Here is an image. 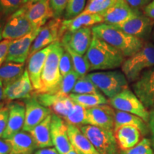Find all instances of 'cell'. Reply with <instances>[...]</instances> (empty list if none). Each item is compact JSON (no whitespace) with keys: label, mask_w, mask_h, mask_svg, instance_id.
I'll return each instance as SVG.
<instances>
[{"label":"cell","mask_w":154,"mask_h":154,"mask_svg":"<svg viewBox=\"0 0 154 154\" xmlns=\"http://www.w3.org/2000/svg\"><path fill=\"white\" fill-rule=\"evenodd\" d=\"M63 47L71 55L75 72L79 75V77L86 76L87 73L90 72V65L86 56L79 54L73 51L68 46L64 45Z\"/></svg>","instance_id":"cell-30"},{"label":"cell","mask_w":154,"mask_h":154,"mask_svg":"<svg viewBox=\"0 0 154 154\" xmlns=\"http://www.w3.org/2000/svg\"><path fill=\"white\" fill-rule=\"evenodd\" d=\"M154 26V20L143 14L136 15L122 24L115 26L128 34L140 38L143 42H149Z\"/></svg>","instance_id":"cell-10"},{"label":"cell","mask_w":154,"mask_h":154,"mask_svg":"<svg viewBox=\"0 0 154 154\" xmlns=\"http://www.w3.org/2000/svg\"><path fill=\"white\" fill-rule=\"evenodd\" d=\"M120 154H154L151 140L144 138L132 149L120 151Z\"/></svg>","instance_id":"cell-38"},{"label":"cell","mask_w":154,"mask_h":154,"mask_svg":"<svg viewBox=\"0 0 154 154\" xmlns=\"http://www.w3.org/2000/svg\"><path fill=\"white\" fill-rule=\"evenodd\" d=\"M24 5V0H0V15L8 18Z\"/></svg>","instance_id":"cell-36"},{"label":"cell","mask_w":154,"mask_h":154,"mask_svg":"<svg viewBox=\"0 0 154 154\" xmlns=\"http://www.w3.org/2000/svg\"><path fill=\"white\" fill-rule=\"evenodd\" d=\"M9 114L8 106L5 107H0V138H2L4 133L7 128Z\"/></svg>","instance_id":"cell-41"},{"label":"cell","mask_w":154,"mask_h":154,"mask_svg":"<svg viewBox=\"0 0 154 154\" xmlns=\"http://www.w3.org/2000/svg\"><path fill=\"white\" fill-rule=\"evenodd\" d=\"M150 130H151V141L152 144V147H153L154 149V127H151V128H150Z\"/></svg>","instance_id":"cell-50"},{"label":"cell","mask_w":154,"mask_h":154,"mask_svg":"<svg viewBox=\"0 0 154 154\" xmlns=\"http://www.w3.org/2000/svg\"><path fill=\"white\" fill-rule=\"evenodd\" d=\"M63 51L64 48L60 42L53 44L52 49L47 56L42 71L41 76L42 87L38 94L57 93L63 78L59 70V61Z\"/></svg>","instance_id":"cell-3"},{"label":"cell","mask_w":154,"mask_h":154,"mask_svg":"<svg viewBox=\"0 0 154 154\" xmlns=\"http://www.w3.org/2000/svg\"><path fill=\"white\" fill-rule=\"evenodd\" d=\"M5 22V18H4L3 17H2L1 15H0V42H1L2 38V32Z\"/></svg>","instance_id":"cell-47"},{"label":"cell","mask_w":154,"mask_h":154,"mask_svg":"<svg viewBox=\"0 0 154 154\" xmlns=\"http://www.w3.org/2000/svg\"><path fill=\"white\" fill-rule=\"evenodd\" d=\"M86 0H69L64 13V19H71L79 15L85 9Z\"/></svg>","instance_id":"cell-37"},{"label":"cell","mask_w":154,"mask_h":154,"mask_svg":"<svg viewBox=\"0 0 154 154\" xmlns=\"http://www.w3.org/2000/svg\"><path fill=\"white\" fill-rule=\"evenodd\" d=\"M141 13L142 11L132 9L125 0H119L99 15L103 19V23L116 26Z\"/></svg>","instance_id":"cell-14"},{"label":"cell","mask_w":154,"mask_h":154,"mask_svg":"<svg viewBox=\"0 0 154 154\" xmlns=\"http://www.w3.org/2000/svg\"><path fill=\"white\" fill-rule=\"evenodd\" d=\"M33 29V26L26 17L22 7L7 18L4 26L2 38L12 41L23 37Z\"/></svg>","instance_id":"cell-8"},{"label":"cell","mask_w":154,"mask_h":154,"mask_svg":"<svg viewBox=\"0 0 154 154\" xmlns=\"http://www.w3.org/2000/svg\"><path fill=\"white\" fill-rule=\"evenodd\" d=\"M123 126H132L136 127L143 136H146L149 133L150 129V127L147 123L137 116L124 112V111H116L114 130Z\"/></svg>","instance_id":"cell-27"},{"label":"cell","mask_w":154,"mask_h":154,"mask_svg":"<svg viewBox=\"0 0 154 154\" xmlns=\"http://www.w3.org/2000/svg\"><path fill=\"white\" fill-rule=\"evenodd\" d=\"M151 40L152 41V42H153V43H154V26H153V31H152Z\"/></svg>","instance_id":"cell-53"},{"label":"cell","mask_w":154,"mask_h":154,"mask_svg":"<svg viewBox=\"0 0 154 154\" xmlns=\"http://www.w3.org/2000/svg\"><path fill=\"white\" fill-rule=\"evenodd\" d=\"M75 103L69 96H59L50 107L54 114H57L62 119H65L74 107Z\"/></svg>","instance_id":"cell-32"},{"label":"cell","mask_w":154,"mask_h":154,"mask_svg":"<svg viewBox=\"0 0 154 154\" xmlns=\"http://www.w3.org/2000/svg\"><path fill=\"white\" fill-rule=\"evenodd\" d=\"M49 5L53 11L54 18H61L66 10L69 0H49Z\"/></svg>","instance_id":"cell-40"},{"label":"cell","mask_w":154,"mask_h":154,"mask_svg":"<svg viewBox=\"0 0 154 154\" xmlns=\"http://www.w3.org/2000/svg\"><path fill=\"white\" fill-rule=\"evenodd\" d=\"M34 154H60L55 148L49 147L44 149H38Z\"/></svg>","instance_id":"cell-46"},{"label":"cell","mask_w":154,"mask_h":154,"mask_svg":"<svg viewBox=\"0 0 154 154\" xmlns=\"http://www.w3.org/2000/svg\"><path fill=\"white\" fill-rule=\"evenodd\" d=\"M33 86L26 68L24 74L19 79L5 86L4 89V99L7 101L26 99L33 95Z\"/></svg>","instance_id":"cell-20"},{"label":"cell","mask_w":154,"mask_h":154,"mask_svg":"<svg viewBox=\"0 0 154 154\" xmlns=\"http://www.w3.org/2000/svg\"><path fill=\"white\" fill-rule=\"evenodd\" d=\"M67 124H71L80 127L88 125L86 118V109L82 106L75 103L74 107L64 119Z\"/></svg>","instance_id":"cell-31"},{"label":"cell","mask_w":154,"mask_h":154,"mask_svg":"<svg viewBox=\"0 0 154 154\" xmlns=\"http://www.w3.org/2000/svg\"><path fill=\"white\" fill-rule=\"evenodd\" d=\"M116 2V0H88V5L82 13L99 14L111 7Z\"/></svg>","instance_id":"cell-35"},{"label":"cell","mask_w":154,"mask_h":154,"mask_svg":"<svg viewBox=\"0 0 154 154\" xmlns=\"http://www.w3.org/2000/svg\"><path fill=\"white\" fill-rule=\"evenodd\" d=\"M51 136L53 145L60 154H66L72 148L68 134V124L57 114L51 116Z\"/></svg>","instance_id":"cell-16"},{"label":"cell","mask_w":154,"mask_h":154,"mask_svg":"<svg viewBox=\"0 0 154 154\" xmlns=\"http://www.w3.org/2000/svg\"><path fill=\"white\" fill-rule=\"evenodd\" d=\"M6 140L11 146L10 154H33L38 149L30 133L24 131H20Z\"/></svg>","instance_id":"cell-23"},{"label":"cell","mask_w":154,"mask_h":154,"mask_svg":"<svg viewBox=\"0 0 154 154\" xmlns=\"http://www.w3.org/2000/svg\"><path fill=\"white\" fill-rule=\"evenodd\" d=\"M59 70L62 77L65 76L74 70L72 57L65 49L59 61Z\"/></svg>","instance_id":"cell-39"},{"label":"cell","mask_w":154,"mask_h":154,"mask_svg":"<svg viewBox=\"0 0 154 154\" xmlns=\"http://www.w3.org/2000/svg\"><path fill=\"white\" fill-rule=\"evenodd\" d=\"M92 40V31L90 27H83L74 32L63 34L60 42L63 46H68L80 55H85Z\"/></svg>","instance_id":"cell-15"},{"label":"cell","mask_w":154,"mask_h":154,"mask_svg":"<svg viewBox=\"0 0 154 154\" xmlns=\"http://www.w3.org/2000/svg\"><path fill=\"white\" fill-rule=\"evenodd\" d=\"M103 19L98 14H83L71 19H63L61 23V37L65 32H74L83 27H90L103 23Z\"/></svg>","instance_id":"cell-22"},{"label":"cell","mask_w":154,"mask_h":154,"mask_svg":"<svg viewBox=\"0 0 154 154\" xmlns=\"http://www.w3.org/2000/svg\"><path fill=\"white\" fill-rule=\"evenodd\" d=\"M4 89H5V87H4L2 81L0 80V103L4 99Z\"/></svg>","instance_id":"cell-49"},{"label":"cell","mask_w":154,"mask_h":154,"mask_svg":"<svg viewBox=\"0 0 154 154\" xmlns=\"http://www.w3.org/2000/svg\"><path fill=\"white\" fill-rule=\"evenodd\" d=\"M90 72L111 70L122 66L125 58L120 51L92 34V40L86 53Z\"/></svg>","instance_id":"cell-2"},{"label":"cell","mask_w":154,"mask_h":154,"mask_svg":"<svg viewBox=\"0 0 154 154\" xmlns=\"http://www.w3.org/2000/svg\"><path fill=\"white\" fill-rule=\"evenodd\" d=\"M149 126L150 128L154 127V109L150 111V118L149 121Z\"/></svg>","instance_id":"cell-48"},{"label":"cell","mask_w":154,"mask_h":154,"mask_svg":"<svg viewBox=\"0 0 154 154\" xmlns=\"http://www.w3.org/2000/svg\"><path fill=\"white\" fill-rule=\"evenodd\" d=\"M11 146L7 140L0 138V154H10Z\"/></svg>","instance_id":"cell-45"},{"label":"cell","mask_w":154,"mask_h":154,"mask_svg":"<svg viewBox=\"0 0 154 154\" xmlns=\"http://www.w3.org/2000/svg\"><path fill=\"white\" fill-rule=\"evenodd\" d=\"M134 94L150 111L154 109V66L142 73L132 84Z\"/></svg>","instance_id":"cell-11"},{"label":"cell","mask_w":154,"mask_h":154,"mask_svg":"<svg viewBox=\"0 0 154 154\" xmlns=\"http://www.w3.org/2000/svg\"><path fill=\"white\" fill-rule=\"evenodd\" d=\"M115 113L113 108L107 104L87 109L86 118L88 125L113 131Z\"/></svg>","instance_id":"cell-17"},{"label":"cell","mask_w":154,"mask_h":154,"mask_svg":"<svg viewBox=\"0 0 154 154\" xmlns=\"http://www.w3.org/2000/svg\"><path fill=\"white\" fill-rule=\"evenodd\" d=\"M68 134L72 148L78 154H99L79 127L68 124Z\"/></svg>","instance_id":"cell-25"},{"label":"cell","mask_w":154,"mask_h":154,"mask_svg":"<svg viewBox=\"0 0 154 154\" xmlns=\"http://www.w3.org/2000/svg\"><path fill=\"white\" fill-rule=\"evenodd\" d=\"M132 9L140 11L143 9L152 0H125Z\"/></svg>","instance_id":"cell-43"},{"label":"cell","mask_w":154,"mask_h":154,"mask_svg":"<svg viewBox=\"0 0 154 154\" xmlns=\"http://www.w3.org/2000/svg\"><path fill=\"white\" fill-rule=\"evenodd\" d=\"M9 114L7 128L2 136L5 140L9 139L23 128L25 120V105L20 102L9 103Z\"/></svg>","instance_id":"cell-21"},{"label":"cell","mask_w":154,"mask_h":154,"mask_svg":"<svg viewBox=\"0 0 154 154\" xmlns=\"http://www.w3.org/2000/svg\"><path fill=\"white\" fill-rule=\"evenodd\" d=\"M41 28L34 29L32 32L23 37L11 41L5 61L24 63L29 55L32 44L39 33Z\"/></svg>","instance_id":"cell-12"},{"label":"cell","mask_w":154,"mask_h":154,"mask_svg":"<svg viewBox=\"0 0 154 154\" xmlns=\"http://www.w3.org/2000/svg\"><path fill=\"white\" fill-rule=\"evenodd\" d=\"M52 47L53 44L37 51L29 58L26 69L28 71L34 90L35 91L34 94H38L42 90V73L46 59L50 51L52 49Z\"/></svg>","instance_id":"cell-18"},{"label":"cell","mask_w":154,"mask_h":154,"mask_svg":"<svg viewBox=\"0 0 154 154\" xmlns=\"http://www.w3.org/2000/svg\"><path fill=\"white\" fill-rule=\"evenodd\" d=\"M99 154H120L114 133L91 125L79 127Z\"/></svg>","instance_id":"cell-6"},{"label":"cell","mask_w":154,"mask_h":154,"mask_svg":"<svg viewBox=\"0 0 154 154\" xmlns=\"http://www.w3.org/2000/svg\"><path fill=\"white\" fill-rule=\"evenodd\" d=\"M153 66L154 44L146 42L139 51L131 57L125 59L121 70L128 83H134L144 71Z\"/></svg>","instance_id":"cell-4"},{"label":"cell","mask_w":154,"mask_h":154,"mask_svg":"<svg viewBox=\"0 0 154 154\" xmlns=\"http://www.w3.org/2000/svg\"><path fill=\"white\" fill-rule=\"evenodd\" d=\"M69 96L75 103L82 106L86 109L98 106L107 104L109 103V100L101 93L90 94H76L71 93Z\"/></svg>","instance_id":"cell-29"},{"label":"cell","mask_w":154,"mask_h":154,"mask_svg":"<svg viewBox=\"0 0 154 154\" xmlns=\"http://www.w3.org/2000/svg\"><path fill=\"white\" fill-rule=\"evenodd\" d=\"M79 76L75 72L74 70H73L69 74L63 76L56 94L61 96H69L72 93L75 84L79 79Z\"/></svg>","instance_id":"cell-34"},{"label":"cell","mask_w":154,"mask_h":154,"mask_svg":"<svg viewBox=\"0 0 154 154\" xmlns=\"http://www.w3.org/2000/svg\"><path fill=\"white\" fill-rule=\"evenodd\" d=\"M116 1H119V0H116Z\"/></svg>","instance_id":"cell-54"},{"label":"cell","mask_w":154,"mask_h":154,"mask_svg":"<svg viewBox=\"0 0 154 154\" xmlns=\"http://www.w3.org/2000/svg\"><path fill=\"white\" fill-rule=\"evenodd\" d=\"M92 34L103 40L128 58L143 47L145 42L128 34L113 25L105 23L95 25L91 27Z\"/></svg>","instance_id":"cell-1"},{"label":"cell","mask_w":154,"mask_h":154,"mask_svg":"<svg viewBox=\"0 0 154 154\" xmlns=\"http://www.w3.org/2000/svg\"><path fill=\"white\" fill-rule=\"evenodd\" d=\"M117 145L121 151L132 149L140 141L141 133L136 127L123 126L113 131Z\"/></svg>","instance_id":"cell-24"},{"label":"cell","mask_w":154,"mask_h":154,"mask_svg":"<svg viewBox=\"0 0 154 154\" xmlns=\"http://www.w3.org/2000/svg\"><path fill=\"white\" fill-rule=\"evenodd\" d=\"M11 40L4 39L0 42V66L5 63L8 52L9 46Z\"/></svg>","instance_id":"cell-42"},{"label":"cell","mask_w":154,"mask_h":154,"mask_svg":"<svg viewBox=\"0 0 154 154\" xmlns=\"http://www.w3.org/2000/svg\"><path fill=\"white\" fill-rule=\"evenodd\" d=\"M38 1H39V0H24V5H26V4H33L37 2Z\"/></svg>","instance_id":"cell-51"},{"label":"cell","mask_w":154,"mask_h":154,"mask_svg":"<svg viewBox=\"0 0 154 154\" xmlns=\"http://www.w3.org/2000/svg\"><path fill=\"white\" fill-rule=\"evenodd\" d=\"M51 116L50 114L29 132L35 140L38 149L52 147L54 146L51 136Z\"/></svg>","instance_id":"cell-26"},{"label":"cell","mask_w":154,"mask_h":154,"mask_svg":"<svg viewBox=\"0 0 154 154\" xmlns=\"http://www.w3.org/2000/svg\"><path fill=\"white\" fill-rule=\"evenodd\" d=\"M25 120L23 131L30 132L44 119L51 114V109L42 106L38 101L36 96L33 94L31 97L24 99Z\"/></svg>","instance_id":"cell-13"},{"label":"cell","mask_w":154,"mask_h":154,"mask_svg":"<svg viewBox=\"0 0 154 154\" xmlns=\"http://www.w3.org/2000/svg\"><path fill=\"white\" fill-rule=\"evenodd\" d=\"M66 154H78V153H76V151H75V150H74V149H73V148H72L70 151H69Z\"/></svg>","instance_id":"cell-52"},{"label":"cell","mask_w":154,"mask_h":154,"mask_svg":"<svg viewBox=\"0 0 154 154\" xmlns=\"http://www.w3.org/2000/svg\"><path fill=\"white\" fill-rule=\"evenodd\" d=\"M25 71L24 63L7 62L0 66V80L4 87L19 79Z\"/></svg>","instance_id":"cell-28"},{"label":"cell","mask_w":154,"mask_h":154,"mask_svg":"<svg viewBox=\"0 0 154 154\" xmlns=\"http://www.w3.org/2000/svg\"><path fill=\"white\" fill-rule=\"evenodd\" d=\"M143 14L154 20V0H152L143 9Z\"/></svg>","instance_id":"cell-44"},{"label":"cell","mask_w":154,"mask_h":154,"mask_svg":"<svg viewBox=\"0 0 154 154\" xmlns=\"http://www.w3.org/2000/svg\"><path fill=\"white\" fill-rule=\"evenodd\" d=\"M109 103L116 111L137 116L149 124L150 112L129 88L124 90L114 97L109 99Z\"/></svg>","instance_id":"cell-7"},{"label":"cell","mask_w":154,"mask_h":154,"mask_svg":"<svg viewBox=\"0 0 154 154\" xmlns=\"http://www.w3.org/2000/svg\"><path fill=\"white\" fill-rule=\"evenodd\" d=\"M24 8L27 17L34 29L41 28L54 18L53 11L49 0H39L37 2L24 5Z\"/></svg>","instance_id":"cell-19"},{"label":"cell","mask_w":154,"mask_h":154,"mask_svg":"<svg viewBox=\"0 0 154 154\" xmlns=\"http://www.w3.org/2000/svg\"><path fill=\"white\" fill-rule=\"evenodd\" d=\"M61 23V18H53L42 26L32 44L29 57L55 42H60Z\"/></svg>","instance_id":"cell-9"},{"label":"cell","mask_w":154,"mask_h":154,"mask_svg":"<svg viewBox=\"0 0 154 154\" xmlns=\"http://www.w3.org/2000/svg\"><path fill=\"white\" fill-rule=\"evenodd\" d=\"M101 93L100 90L87 76L79 77L75 84L74 87L72 91V94H90Z\"/></svg>","instance_id":"cell-33"},{"label":"cell","mask_w":154,"mask_h":154,"mask_svg":"<svg viewBox=\"0 0 154 154\" xmlns=\"http://www.w3.org/2000/svg\"><path fill=\"white\" fill-rule=\"evenodd\" d=\"M88 79L109 99L128 88L126 76L120 71H106L90 73L86 75Z\"/></svg>","instance_id":"cell-5"}]
</instances>
